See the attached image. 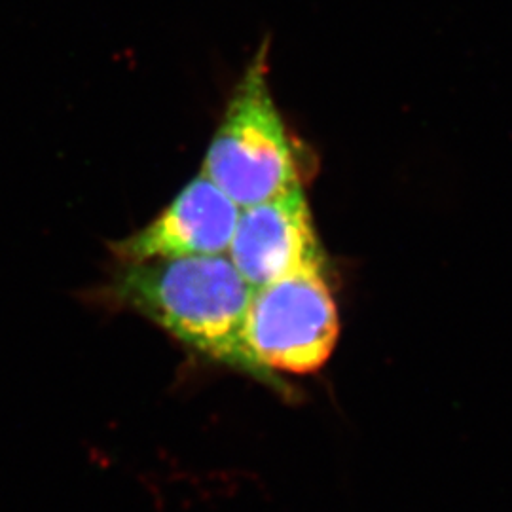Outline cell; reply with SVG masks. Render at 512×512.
Masks as SVG:
<instances>
[{"label": "cell", "instance_id": "3957f363", "mask_svg": "<svg viewBox=\"0 0 512 512\" xmlns=\"http://www.w3.org/2000/svg\"><path fill=\"white\" fill-rule=\"evenodd\" d=\"M340 321L323 270H306L253 289L247 344L266 370L315 372L329 361Z\"/></svg>", "mask_w": 512, "mask_h": 512}, {"label": "cell", "instance_id": "7a4b0ae2", "mask_svg": "<svg viewBox=\"0 0 512 512\" xmlns=\"http://www.w3.org/2000/svg\"><path fill=\"white\" fill-rule=\"evenodd\" d=\"M202 175L239 209L304 190L293 139L270 92L266 48L232 93Z\"/></svg>", "mask_w": 512, "mask_h": 512}, {"label": "cell", "instance_id": "5b68a950", "mask_svg": "<svg viewBox=\"0 0 512 512\" xmlns=\"http://www.w3.org/2000/svg\"><path fill=\"white\" fill-rule=\"evenodd\" d=\"M239 209L207 177H196L147 226L112 245L122 262L226 255Z\"/></svg>", "mask_w": 512, "mask_h": 512}, {"label": "cell", "instance_id": "6da1fadb", "mask_svg": "<svg viewBox=\"0 0 512 512\" xmlns=\"http://www.w3.org/2000/svg\"><path fill=\"white\" fill-rule=\"evenodd\" d=\"M109 293L116 304L147 317L186 348L285 389L249 349L245 329L253 289L230 256L122 262Z\"/></svg>", "mask_w": 512, "mask_h": 512}, {"label": "cell", "instance_id": "277c9868", "mask_svg": "<svg viewBox=\"0 0 512 512\" xmlns=\"http://www.w3.org/2000/svg\"><path fill=\"white\" fill-rule=\"evenodd\" d=\"M251 289L306 270H323V251L304 190L239 211L228 249Z\"/></svg>", "mask_w": 512, "mask_h": 512}]
</instances>
